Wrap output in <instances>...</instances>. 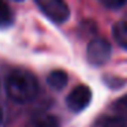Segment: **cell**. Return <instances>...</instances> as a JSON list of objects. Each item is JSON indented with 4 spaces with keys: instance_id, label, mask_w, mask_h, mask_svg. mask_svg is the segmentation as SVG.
<instances>
[{
    "instance_id": "obj_7",
    "label": "cell",
    "mask_w": 127,
    "mask_h": 127,
    "mask_svg": "<svg viewBox=\"0 0 127 127\" xmlns=\"http://www.w3.org/2000/svg\"><path fill=\"white\" fill-rule=\"evenodd\" d=\"M112 36L119 47L127 49V21H120L113 25Z\"/></svg>"
},
{
    "instance_id": "obj_2",
    "label": "cell",
    "mask_w": 127,
    "mask_h": 127,
    "mask_svg": "<svg viewBox=\"0 0 127 127\" xmlns=\"http://www.w3.org/2000/svg\"><path fill=\"white\" fill-rule=\"evenodd\" d=\"M41 12L53 23H64L70 18V7L64 0H34Z\"/></svg>"
},
{
    "instance_id": "obj_12",
    "label": "cell",
    "mask_w": 127,
    "mask_h": 127,
    "mask_svg": "<svg viewBox=\"0 0 127 127\" xmlns=\"http://www.w3.org/2000/svg\"><path fill=\"white\" fill-rule=\"evenodd\" d=\"M1 122H3V111L0 108V126H1Z\"/></svg>"
},
{
    "instance_id": "obj_3",
    "label": "cell",
    "mask_w": 127,
    "mask_h": 127,
    "mask_svg": "<svg viewBox=\"0 0 127 127\" xmlns=\"http://www.w3.org/2000/svg\"><path fill=\"white\" fill-rule=\"evenodd\" d=\"M111 52H112V48H111L109 42L105 38L97 37L88 44L86 58H88L89 63L93 64V66H102L109 60Z\"/></svg>"
},
{
    "instance_id": "obj_13",
    "label": "cell",
    "mask_w": 127,
    "mask_h": 127,
    "mask_svg": "<svg viewBox=\"0 0 127 127\" xmlns=\"http://www.w3.org/2000/svg\"><path fill=\"white\" fill-rule=\"evenodd\" d=\"M14 1H23V0H14Z\"/></svg>"
},
{
    "instance_id": "obj_1",
    "label": "cell",
    "mask_w": 127,
    "mask_h": 127,
    "mask_svg": "<svg viewBox=\"0 0 127 127\" xmlns=\"http://www.w3.org/2000/svg\"><path fill=\"white\" fill-rule=\"evenodd\" d=\"M6 92L11 100L25 104L36 98L38 93V81L32 72L17 70L7 77Z\"/></svg>"
},
{
    "instance_id": "obj_11",
    "label": "cell",
    "mask_w": 127,
    "mask_h": 127,
    "mask_svg": "<svg viewBox=\"0 0 127 127\" xmlns=\"http://www.w3.org/2000/svg\"><path fill=\"white\" fill-rule=\"evenodd\" d=\"M116 104H118V107H126V113H127V98L120 100V101H118Z\"/></svg>"
},
{
    "instance_id": "obj_4",
    "label": "cell",
    "mask_w": 127,
    "mask_h": 127,
    "mask_svg": "<svg viewBox=\"0 0 127 127\" xmlns=\"http://www.w3.org/2000/svg\"><path fill=\"white\" fill-rule=\"evenodd\" d=\"M92 101V90L86 85H78L67 96V105L72 112H81Z\"/></svg>"
},
{
    "instance_id": "obj_6",
    "label": "cell",
    "mask_w": 127,
    "mask_h": 127,
    "mask_svg": "<svg viewBox=\"0 0 127 127\" xmlns=\"http://www.w3.org/2000/svg\"><path fill=\"white\" fill-rule=\"evenodd\" d=\"M47 81L51 88H53L55 90H62L63 88H66L67 82H68V75L63 70H53L49 72Z\"/></svg>"
},
{
    "instance_id": "obj_5",
    "label": "cell",
    "mask_w": 127,
    "mask_h": 127,
    "mask_svg": "<svg viewBox=\"0 0 127 127\" xmlns=\"http://www.w3.org/2000/svg\"><path fill=\"white\" fill-rule=\"evenodd\" d=\"M28 127H59L58 119L49 113H37L30 119Z\"/></svg>"
},
{
    "instance_id": "obj_10",
    "label": "cell",
    "mask_w": 127,
    "mask_h": 127,
    "mask_svg": "<svg viewBox=\"0 0 127 127\" xmlns=\"http://www.w3.org/2000/svg\"><path fill=\"white\" fill-rule=\"evenodd\" d=\"M100 3L109 10H118L127 3V0H100Z\"/></svg>"
},
{
    "instance_id": "obj_8",
    "label": "cell",
    "mask_w": 127,
    "mask_h": 127,
    "mask_svg": "<svg viewBox=\"0 0 127 127\" xmlns=\"http://www.w3.org/2000/svg\"><path fill=\"white\" fill-rule=\"evenodd\" d=\"M14 22V14L7 1L0 0V29L8 28Z\"/></svg>"
},
{
    "instance_id": "obj_9",
    "label": "cell",
    "mask_w": 127,
    "mask_h": 127,
    "mask_svg": "<svg viewBox=\"0 0 127 127\" xmlns=\"http://www.w3.org/2000/svg\"><path fill=\"white\" fill-rule=\"evenodd\" d=\"M100 127H126L124 120L120 116H104L98 123Z\"/></svg>"
}]
</instances>
